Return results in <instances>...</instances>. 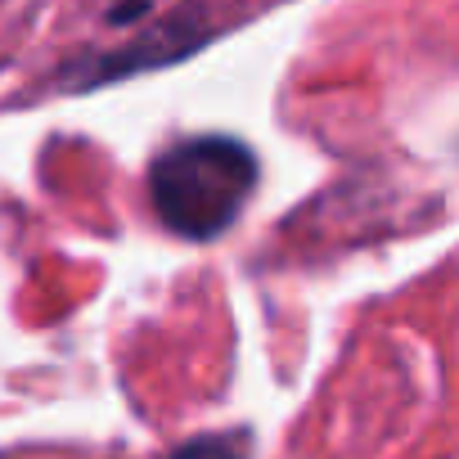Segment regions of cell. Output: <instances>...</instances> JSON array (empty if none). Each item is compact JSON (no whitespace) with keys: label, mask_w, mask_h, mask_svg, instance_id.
<instances>
[{"label":"cell","mask_w":459,"mask_h":459,"mask_svg":"<svg viewBox=\"0 0 459 459\" xmlns=\"http://www.w3.org/2000/svg\"><path fill=\"white\" fill-rule=\"evenodd\" d=\"M262 162L235 135H189L149 167V198L176 239L212 244L235 225L257 189Z\"/></svg>","instance_id":"cell-1"},{"label":"cell","mask_w":459,"mask_h":459,"mask_svg":"<svg viewBox=\"0 0 459 459\" xmlns=\"http://www.w3.org/2000/svg\"><path fill=\"white\" fill-rule=\"evenodd\" d=\"M171 459H248V446H244L239 432H216V437L185 441Z\"/></svg>","instance_id":"cell-2"}]
</instances>
